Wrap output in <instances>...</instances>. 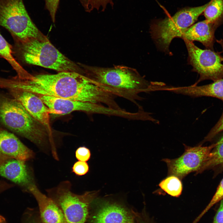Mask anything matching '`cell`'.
I'll use <instances>...</instances> for the list:
<instances>
[{
	"instance_id": "cell-7",
	"label": "cell",
	"mask_w": 223,
	"mask_h": 223,
	"mask_svg": "<svg viewBox=\"0 0 223 223\" xmlns=\"http://www.w3.org/2000/svg\"><path fill=\"white\" fill-rule=\"evenodd\" d=\"M0 25L9 31L15 41L48 39L32 21L23 0H0Z\"/></svg>"
},
{
	"instance_id": "cell-29",
	"label": "cell",
	"mask_w": 223,
	"mask_h": 223,
	"mask_svg": "<svg viewBox=\"0 0 223 223\" xmlns=\"http://www.w3.org/2000/svg\"><path fill=\"white\" fill-rule=\"evenodd\" d=\"M28 218L27 223H42L40 218L34 214L31 215Z\"/></svg>"
},
{
	"instance_id": "cell-1",
	"label": "cell",
	"mask_w": 223,
	"mask_h": 223,
	"mask_svg": "<svg viewBox=\"0 0 223 223\" xmlns=\"http://www.w3.org/2000/svg\"><path fill=\"white\" fill-rule=\"evenodd\" d=\"M6 86L29 92L73 100L109 105L112 95L85 75L75 72L55 74H31L25 78L15 76L8 78Z\"/></svg>"
},
{
	"instance_id": "cell-17",
	"label": "cell",
	"mask_w": 223,
	"mask_h": 223,
	"mask_svg": "<svg viewBox=\"0 0 223 223\" xmlns=\"http://www.w3.org/2000/svg\"><path fill=\"white\" fill-rule=\"evenodd\" d=\"M168 91L193 98L210 97L223 101V78L208 84L201 86L192 85L186 87H170Z\"/></svg>"
},
{
	"instance_id": "cell-2",
	"label": "cell",
	"mask_w": 223,
	"mask_h": 223,
	"mask_svg": "<svg viewBox=\"0 0 223 223\" xmlns=\"http://www.w3.org/2000/svg\"><path fill=\"white\" fill-rule=\"evenodd\" d=\"M79 64L84 69L85 75L104 90L135 103V99H142L139 93L153 91L155 82L147 81L133 68L122 65L106 68Z\"/></svg>"
},
{
	"instance_id": "cell-30",
	"label": "cell",
	"mask_w": 223,
	"mask_h": 223,
	"mask_svg": "<svg viewBox=\"0 0 223 223\" xmlns=\"http://www.w3.org/2000/svg\"><path fill=\"white\" fill-rule=\"evenodd\" d=\"M12 185L5 181H0V193L12 187Z\"/></svg>"
},
{
	"instance_id": "cell-31",
	"label": "cell",
	"mask_w": 223,
	"mask_h": 223,
	"mask_svg": "<svg viewBox=\"0 0 223 223\" xmlns=\"http://www.w3.org/2000/svg\"><path fill=\"white\" fill-rule=\"evenodd\" d=\"M216 42L218 43L221 46L222 50L220 52L221 53H223V37L220 40H216ZM222 60L223 61V56H222Z\"/></svg>"
},
{
	"instance_id": "cell-16",
	"label": "cell",
	"mask_w": 223,
	"mask_h": 223,
	"mask_svg": "<svg viewBox=\"0 0 223 223\" xmlns=\"http://www.w3.org/2000/svg\"><path fill=\"white\" fill-rule=\"evenodd\" d=\"M217 27L205 20L188 28L183 33L181 38L191 42L198 41L206 49L214 50V33Z\"/></svg>"
},
{
	"instance_id": "cell-5",
	"label": "cell",
	"mask_w": 223,
	"mask_h": 223,
	"mask_svg": "<svg viewBox=\"0 0 223 223\" xmlns=\"http://www.w3.org/2000/svg\"><path fill=\"white\" fill-rule=\"evenodd\" d=\"M71 188V183L66 181L46 191L62 210L66 223H87L92 203L98 197L99 191H86L78 195L73 193Z\"/></svg>"
},
{
	"instance_id": "cell-23",
	"label": "cell",
	"mask_w": 223,
	"mask_h": 223,
	"mask_svg": "<svg viewBox=\"0 0 223 223\" xmlns=\"http://www.w3.org/2000/svg\"><path fill=\"white\" fill-rule=\"evenodd\" d=\"M223 199V178L221 181L216 191L203 212L201 215L206 213L209 209L217 203Z\"/></svg>"
},
{
	"instance_id": "cell-4",
	"label": "cell",
	"mask_w": 223,
	"mask_h": 223,
	"mask_svg": "<svg viewBox=\"0 0 223 223\" xmlns=\"http://www.w3.org/2000/svg\"><path fill=\"white\" fill-rule=\"evenodd\" d=\"M0 122L6 127L37 145L49 135L45 127L16 99L0 93Z\"/></svg>"
},
{
	"instance_id": "cell-19",
	"label": "cell",
	"mask_w": 223,
	"mask_h": 223,
	"mask_svg": "<svg viewBox=\"0 0 223 223\" xmlns=\"http://www.w3.org/2000/svg\"><path fill=\"white\" fill-rule=\"evenodd\" d=\"M0 56L11 64L20 78H24L29 73L26 71L15 59L13 55L12 47L0 33Z\"/></svg>"
},
{
	"instance_id": "cell-3",
	"label": "cell",
	"mask_w": 223,
	"mask_h": 223,
	"mask_svg": "<svg viewBox=\"0 0 223 223\" xmlns=\"http://www.w3.org/2000/svg\"><path fill=\"white\" fill-rule=\"evenodd\" d=\"M13 55L23 63L40 66L59 72H75L84 74V69L60 52L50 42L30 38L15 41Z\"/></svg>"
},
{
	"instance_id": "cell-14",
	"label": "cell",
	"mask_w": 223,
	"mask_h": 223,
	"mask_svg": "<svg viewBox=\"0 0 223 223\" xmlns=\"http://www.w3.org/2000/svg\"><path fill=\"white\" fill-rule=\"evenodd\" d=\"M0 154L25 161L34 156L33 152L15 135L0 128Z\"/></svg>"
},
{
	"instance_id": "cell-26",
	"label": "cell",
	"mask_w": 223,
	"mask_h": 223,
	"mask_svg": "<svg viewBox=\"0 0 223 223\" xmlns=\"http://www.w3.org/2000/svg\"><path fill=\"white\" fill-rule=\"evenodd\" d=\"M75 156L77 159L79 161L86 162L90 159L91 153L87 148L85 146H81L76 150Z\"/></svg>"
},
{
	"instance_id": "cell-24",
	"label": "cell",
	"mask_w": 223,
	"mask_h": 223,
	"mask_svg": "<svg viewBox=\"0 0 223 223\" xmlns=\"http://www.w3.org/2000/svg\"><path fill=\"white\" fill-rule=\"evenodd\" d=\"M108 4L113 7L114 3L113 0H90L89 3L90 12L94 9L98 11L100 9L101 11H104Z\"/></svg>"
},
{
	"instance_id": "cell-15",
	"label": "cell",
	"mask_w": 223,
	"mask_h": 223,
	"mask_svg": "<svg viewBox=\"0 0 223 223\" xmlns=\"http://www.w3.org/2000/svg\"><path fill=\"white\" fill-rule=\"evenodd\" d=\"M36 94L47 107L50 114L64 115L75 111L89 113L90 102L73 100L52 96Z\"/></svg>"
},
{
	"instance_id": "cell-10",
	"label": "cell",
	"mask_w": 223,
	"mask_h": 223,
	"mask_svg": "<svg viewBox=\"0 0 223 223\" xmlns=\"http://www.w3.org/2000/svg\"><path fill=\"white\" fill-rule=\"evenodd\" d=\"M136 213L123 203L108 199H95L87 223H135Z\"/></svg>"
},
{
	"instance_id": "cell-18",
	"label": "cell",
	"mask_w": 223,
	"mask_h": 223,
	"mask_svg": "<svg viewBox=\"0 0 223 223\" xmlns=\"http://www.w3.org/2000/svg\"><path fill=\"white\" fill-rule=\"evenodd\" d=\"M216 138V144L209 153L202 171L212 169L215 175L223 171V131Z\"/></svg>"
},
{
	"instance_id": "cell-6",
	"label": "cell",
	"mask_w": 223,
	"mask_h": 223,
	"mask_svg": "<svg viewBox=\"0 0 223 223\" xmlns=\"http://www.w3.org/2000/svg\"><path fill=\"white\" fill-rule=\"evenodd\" d=\"M210 1L204 5L183 8L173 16L157 20L150 27L151 37L157 45L165 52H168L172 40L181 38L184 32L196 21L203 13Z\"/></svg>"
},
{
	"instance_id": "cell-13",
	"label": "cell",
	"mask_w": 223,
	"mask_h": 223,
	"mask_svg": "<svg viewBox=\"0 0 223 223\" xmlns=\"http://www.w3.org/2000/svg\"><path fill=\"white\" fill-rule=\"evenodd\" d=\"M27 189L37 201L42 223H66L61 209L52 199L42 193L35 185L31 184Z\"/></svg>"
},
{
	"instance_id": "cell-8",
	"label": "cell",
	"mask_w": 223,
	"mask_h": 223,
	"mask_svg": "<svg viewBox=\"0 0 223 223\" xmlns=\"http://www.w3.org/2000/svg\"><path fill=\"white\" fill-rule=\"evenodd\" d=\"M188 53V62L199 78L193 85L205 80L213 81L223 78V61L220 52L202 49L193 42L183 39Z\"/></svg>"
},
{
	"instance_id": "cell-25",
	"label": "cell",
	"mask_w": 223,
	"mask_h": 223,
	"mask_svg": "<svg viewBox=\"0 0 223 223\" xmlns=\"http://www.w3.org/2000/svg\"><path fill=\"white\" fill-rule=\"evenodd\" d=\"M89 168V165L86 162L80 161L75 162L72 168V172L78 176L86 174L88 172Z\"/></svg>"
},
{
	"instance_id": "cell-12",
	"label": "cell",
	"mask_w": 223,
	"mask_h": 223,
	"mask_svg": "<svg viewBox=\"0 0 223 223\" xmlns=\"http://www.w3.org/2000/svg\"><path fill=\"white\" fill-rule=\"evenodd\" d=\"M0 175L27 188L32 184L25 161L0 154Z\"/></svg>"
},
{
	"instance_id": "cell-21",
	"label": "cell",
	"mask_w": 223,
	"mask_h": 223,
	"mask_svg": "<svg viewBox=\"0 0 223 223\" xmlns=\"http://www.w3.org/2000/svg\"><path fill=\"white\" fill-rule=\"evenodd\" d=\"M159 186L166 193L174 197L179 196L183 189L181 179L173 175H168L160 182Z\"/></svg>"
},
{
	"instance_id": "cell-28",
	"label": "cell",
	"mask_w": 223,
	"mask_h": 223,
	"mask_svg": "<svg viewBox=\"0 0 223 223\" xmlns=\"http://www.w3.org/2000/svg\"><path fill=\"white\" fill-rule=\"evenodd\" d=\"M214 217L213 223H223V199Z\"/></svg>"
},
{
	"instance_id": "cell-27",
	"label": "cell",
	"mask_w": 223,
	"mask_h": 223,
	"mask_svg": "<svg viewBox=\"0 0 223 223\" xmlns=\"http://www.w3.org/2000/svg\"><path fill=\"white\" fill-rule=\"evenodd\" d=\"M60 0H45L46 6L49 11L52 21L55 22L56 13Z\"/></svg>"
},
{
	"instance_id": "cell-20",
	"label": "cell",
	"mask_w": 223,
	"mask_h": 223,
	"mask_svg": "<svg viewBox=\"0 0 223 223\" xmlns=\"http://www.w3.org/2000/svg\"><path fill=\"white\" fill-rule=\"evenodd\" d=\"M203 13L206 20L218 27L223 21V0H211Z\"/></svg>"
},
{
	"instance_id": "cell-9",
	"label": "cell",
	"mask_w": 223,
	"mask_h": 223,
	"mask_svg": "<svg viewBox=\"0 0 223 223\" xmlns=\"http://www.w3.org/2000/svg\"><path fill=\"white\" fill-rule=\"evenodd\" d=\"M216 144L214 142L208 146L199 144L191 147L183 144L185 151L180 156L162 160L167 165L168 175H174L181 180L191 173L195 172L196 174L202 173L209 153Z\"/></svg>"
},
{
	"instance_id": "cell-11",
	"label": "cell",
	"mask_w": 223,
	"mask_h": 223,
	"mask_svg": "<svg viewBox=\"0 0 223 223\" xmlns=\"http://www.w3.org/2000/svg\"><path fill=\"white\" fill-rule=\"evenodd\" d=\"M7 90L12 98L19 102L28 112L45 127L49 135H51L49 110L41 99L29 92L14 89Z\"/></svg>"
},
{
	"instance_id": "cell-22",
	"label": "cell",
	"mask_w": 223,
	"mask_h": 223,
	"mask_svg": "<svg viewBox=\"0 0 223 223\" xmlns=\"http://www.w3.org/2000/svg\"><path fill=\"white\" fill-rule=\"evenodd\" d=\"M223 131V111L219 119L211 129L203 140L199 144H203L207 142L212 141L220 133Z\"/></svg>"
},
{
	"instance_id": "cell-32",
	"label": "cell",
	"mask_w": 223,
	"mask_h": 223,
	"mask_svg": "<svg viewBox=\"0 0 223 223\" xmlns=\"http://www.w3.org/2000/svg\"><path fill=\"white\" fill-rule=\"evenodd\" d=\"M0 223H6L5 218L1 216H0Z\"/></svg>"
}]
</instances>
